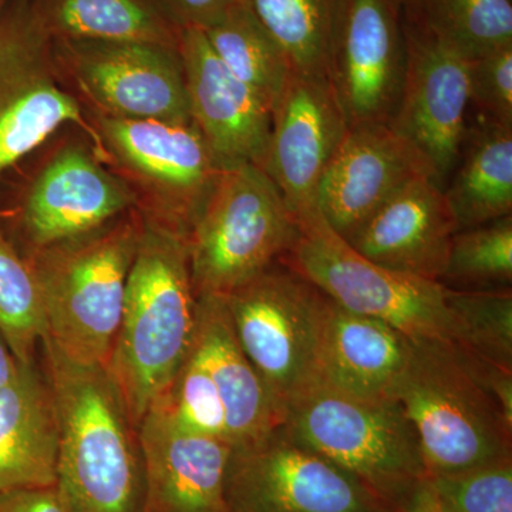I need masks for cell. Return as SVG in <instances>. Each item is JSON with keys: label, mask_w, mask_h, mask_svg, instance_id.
<instances>
[{"label": "cell", "mask_w": 512, "mask_h": 512, "mask_svg": "<svg viewBox=\"0 0 512 512\" xmlns=\"http://www.w3.org/2000/svg\"><path fill=\"white\" fill-rule=\"evenodd\" d=\"M42 345L59 430L56 490L73 512L143 511L137 429L109 369L77 365Z\"/></svg>", "instance_id": "1"}, {"label": "cell", "mask_w": 512, "mask_h": 512, "mask_svg": "<svg viewBox=\"0 0 512 512\" xmlns=\"http://www.w3.org/2000/svg\"><path fill=\"white\" fill-rule=\"evenodd\" d=\"M197 305L187 239L143 218L107 365L136 429L191 353Z\"/></svg>", "instance_id": "2"}, {"label": "cell", "mask_w": 512, "mask_h": 512, "mask_svg": "<svg viewBox=\"0 0 512 512\" xmlns=\"http://www.w3.org/2000/svg\"><path fill=\"white\" fill-rule=\"evenodd\" d=\"M390 397L412 421L427 477L512 460V414L481 379L473 357L451 340L413 342Z\"/></svg>", "instance_id": "3"}, {"label": "cell", "mask_w": 512, "mask_h": 512, "mask_svg": "<svg viewBox=\"0 0 512 512\" xmlns=\"http://www.w3.org/2000/svg\"><path fill=\"white\" fill-rule=\"evenodd\" d=\"M141 229L143 217L131 214L30 254L45 305L43 340L64 359L109 365Z\"/></svg>", "instance_id": "4"}, {"label": "cell", "mask_w": 512, "mask_h": 512, "mask_svg": "<svg viewBox=\"0 0 512 512\" xmlns=\"http://www.w3.org/2000/svg\"><path fill=\"white\" fill-rule=\"evenodd\" d=\"M281 427L396 511L409 510L426 487L419 437L397 400H359L318 387L286 410Z\"/></svg>", "instance_id": "5"}, {"label": "cell", "mask_w": 512, "mask_h": 512, "mask_svg": "<svg viewBox=\"0 0 512 512\" xmlns=\"http://www.w3.org/2000/svg\"><path fill=\"white\" fill-rule=\"evenodd\" d=\"M298 232L261 167H225L187 238L195 295L225 296L264 274L291 251Z\"/></svg>", "instance_id": "6"}, {"label": "cell", "mask_w": 512, "mask_h": 512, "mask_svg": "<svg viewBox=\"0 0 512 512\" xmlns=\"http://www.w3.org/2000/svg\"><path fill=\"white\" fill-rule=\"evenodd\" d=\"M221 298L239 346L284 421L293 403L319 387L328 296L278 262Z\"/></svg>", "instance_id": "7"}, {"label": "cell", "mask_w": 512, "mask_h": 512, "mask_svg": "<svg viewBox=\"0 0 512 512\" xmlns=\"http://www.w3.org/2000/svg\"><path fill=\"white\" fill-rule=\"evenodd\" d=\"M295 244L282 258L342 308L390 323L407 338L451 340L453 320L439 282L369 261L330 228L318 210L298 218Z\"/></svg>", "instance_id": "8"}, {"label": "cell", "mask_w": 512, "mask_h": 512, "mask_svg": "<svg viewBox=\"0 0 512 512\" xmlns=\"http://www.w3.org/2000/svg\"><path fill=\"white\" fill-rule=\"evenodd\" d=\"M93 127L104 154L140 192L144 220L187 239L224 170L197 126L96 114Z\"/></svg>", "instance_id": "9"}, {"label": "cell", "mask_w": 512, "mask_h": 512, "mask_svg": "<svg viewBox=\"0 0 512 512\" xmlns=\"http://www.w3.org/2000/svg\"><path fill=\"white\" fill-rule=\"evenodd\" d=\"M53 40L33 18L29 0L0 8V178L66 123L83 128L104 154L96 128L60 84Z\"/></svg>", "instance_id": "10"}, {"label": "cell", "mask_w": 512, "mask_h": 512, "mask_svg": "<svg viewBox=\"0 0 512 512\" xmlns=\"http://www.w3.org/2000/svg\"><path fill=\"white\" fill-rule=\"evenodd\" d=\"M56 62L93 104L116 119L192 123L177 46L107 40H53Z\"/></svg>", "instance_id": "11"}, {"label": "cell", "mask_w": 512, "mask_h": 512, "mask_svg": "<svg viewBox=\"0 0 512 512\" xmlns=\"http://www.w3.org/2000/svg\"><path fill=\"white\" fill-rule=\"evenodd\" d=\"M229 512H399L281 426L254 446L232 450Z\"/></svg>", "instance_id": "12"}, {"label": "cell", "mask_w": 512, "mask_h": 512, "mask_svg": "<svg viewBox=\"0 0 512 512\" xmlns=\"http://www.w3.org/2000/svg\"><path fill=\"white\" fill-rule=\"evenodd\" d=\"M404 70L400 0H340L328 76L349 127L389 124Z\"/></svg>", "instance_id": "13"}, {"label": "cell", "mask_w": 512, "mask_h": 512, "mask_svg": "<svg viewBox=\"0 0 512 512\" xmlns=\"http://www.w3.org/2000/svg\"><path fill=\"white\" fill-rule=\"evenodd\" d=\"M403 26L406 70L389 126L426 157L444 190L460 157L470 116V60Z\"/></svg>", "instance_id": "14"}, {"label": "cell", "mask_w": 512, "mask_h": 512, "mask_svg": "<svg viewBox=\"0 0 512 512\" xmlns=\"http://www.w3.org/2000/svg\"><path fill=\"white\" fill-rule=\"evenodd\" d=\"M349 128L329 77L292 70L272 110L261 168L296 220L316 211L319 185Z\"/></svg>", "instance_id": "15"}, {"label": "cell", "mask_w": 512, "mask_h": 512, "mask_svg": "<svg viewBox=\"0 0 512 512\" xmlns=\"http://www.w3.org/2000/svg\"><path fill=\"white\" fill-rule=\"evenodd\" d=\"M136 195L93 154L70 146L52 157L23 192L19 225L33 251L82 237L126 214Z\"/></svg>", "instance_id": "16"}, {"label": "cell", "mask_w": 512, "mask_h": 512, "mask_svg": "<svg viewBox=\"0 0 512 512\" xmlns=\"http://www.w3.org/2000/svg\"><path fill=\"white\" fill-rule=\"evenodd\" d=\"M424 177L434 180L429 161L389 124H359L330 161L316 210L346 239L396 192Z\"/></svg>", "instance_id": "17"}, {"label": "cell", "mask_w": 512, "mask_h": 512, "mask_svg": "<svg viewBox=\"0 0 512 512\" xmlns=\"http://www.w3.org/2000/svg\"><path fill=\"white\" fill-rule=\"evenodd\" d=\"M192 123L222 167H262L272 127V107L238 79L201 29L178 30Z\"/></svg>", "instance_id": "18"}, {"label": "cell", "mask_w": 512, "mask_h": 512, "mask_svg": "<svg viewBox=\"0 0 512 512\" xmlns=\"http://www.w3.org/2000/svg\"><path fill=\"white\" fill-rule=\"evenodd\" d=\"M143 457L141 512H229L227 441L180 429L150 409L137 427Z\"/></svg>", "instance_id": "19"}, {"label": "cell", "mask_w": 512, "mask_h": 512, "mask_svg": "<svg viewBox=\"0 0 512 512\" xmlns=\"http://www.w3.org/2000/svg\"><path fill=\"white\" fill-rule=\"evenodd\" d=\"M456 232L443 190L424 177L396 192L345 241L383 268L439 282Z\"/></svg>", "instance_id": "20"}, {"label": "cell", "mask_w": 512, "mask_h": 512, "mask_svg": "<svg viewBox=\"0 0 512 512\" xmlns=\"http://www.w3.org/2000/svg\"><path fill=\"white\" fill-rule=\"evenodd\" d=\"M412 349L413 340L390 323L350 312L328 298L319 387L359 400L392 399Z\"/></svg>", "instance_id": "21"}, {"label": "cell", "mask_w": 512, "mask_h": 512, "mask_svg": "<svg viewBox=\"0 0 512 512\" xmlns=\"http://www.w3.org/2000/svg\"><path fill=\"white\" fill-rule=\"evenodd\" d=\"M192 352L220 393L232 450L254 446L282 424L271 396L239 346L221 296H197Z\"/></svg>", "instance_id": "22"}, {"label": "cell", "mask_w": 512, "mask_h": 512, "mask_svg": "<svg viewBox=\"0 0 512 512\" xmlns=\"http://www.w3.org/2000/svg\"><path fill=\"white\" fill-rule=\"evenodd\" d=\"M59 430L55 399L36 360L20 363L0 387V493L56 487Z\"/></svg>", "instance_id": "23"}, {"label": "cell", "mask_w": 512, "mask_h": 512, "mask_svg": "<svg viewBox=\"0 0 512 512\" xmlns=\"http://www.w3.org/2000/svg\"><path fill=\"white\" fill-rule=\"evenodd\" d=\"M457 231L512 215V126L477 114L444 187Z\"/></svg>", "instance_id": "24"}, {"label": "cell", "mask_w": 512, "mask_h": 512, "mask_svg": "<svg viewBox=\"0 0 512 512\" xmlns=\"http://www.w3.org/2000/svg\"><path fill=\"white\" fill-rule=\"evenodd\" d=\"M29 5L52 40L178 45V29L154 0H29Z\"/></svg>", "instance_id": "25"}, {"label": "cell", "mask_w": 512, "mask_h": 512, "mask_svg": "<svg viewBox=\"0 0 512 512\" xmlns=\"http://www.w3.org/2000/svg\"><path fill=\"white\" fill-rule=\"evenodd\" d=\"M403 22L473 60L512 45L511 0H400Z\"/></svg>", "instance_id": "26"}, {"label": "cell", "mask_w": 512, "mask_h": 512, "mask_svg": "<svg viewBox=\"0 0 512 512\" xmlns=\"http://www.w3.org/2000/svg\"><path fill=\"white\" fill-rule=\"evenodd\" d=\"M201 30L225 66L274 110L293 69L247 0H237L221 18Z\"/></svg>", "instance_id": "27"}, {"label": "cell", "mask_w": 512, "mask_h": 512, "mask_svg": "<svg viewBox=\"0 0 512 512\" xmlns=\"http://www.w3.org/2000/svg\"><path fill=\"white\" fill-rule=\"evenodd\" d=\"M247 3L282 47L295 72L328 76L340 0H247Z\"/></svg>", "instance_id": "28"}, {"label": "cell", "mask_w": 512, "mask_h": 512, "mask_svg": "<svg viewBox=\"0 0 512 512\" xmlns=\"http://www.w3.org/2000/svg\"><path fill=\"white\" fill-rule=\"evenodd\" d=\"M439 284L466 292L511 289L512 215L457 231Z\"/></svg>", "instance_id": "29"}, {"label": "cell", "mask_w": 512, "mask_h": 512, "mask_svg": "<svg viewBox=\"0 0 512 512\" xmlns=\"http://www.w3.org/2000/svg\"><path fill=\"white\" fill-rule=\"evenodd\" d=\"M0 333L20 363L35 362L46 336L45 305L32 264L0 229Z\"/></svg>", "instance_id": "30"}, {"label": "cell", "mask_w": 512, "mask_h": 512, "mask_svg": "<svg viewBox=\"0 0 512 512\" xmlns=\"http://www.w3.org/2000/svg\"><path fill=\"white\" fill-rule=\"evenodd\" d=\"M453 343L468 355L512 372V291L444 288Z\"/></svg>", "instance_id": "31"}, {"label": "cell", "mask_w": 512, "mask_h": 512, "mask_svg": "<svg viewBox=\"0 0 512 512\" xmlns=\"http://www.w3.org/2000/svg\"><path fill=\"white\" fill-rule=\"evenodd\" d=\"M150 409L165 414L180 429L228 443L227 420L220 393L192 350Z\"/></svg>", "instance_id": "32"}, {"label": "cell", "mask_w": 512, "mask_h": 512, "mask_svg": "<svg viewBox=\"0 0 512 512\" xmlns=\"http://www.w3.org/2000/svg\"><path fill=\"white\" fill-rule=\"evenodd\" d=\"M443 512H512V460L426 481Z\"/></svg>", "instance_id": "33"}, {"label": "cell", "mask_w": 512, "mask_h": 512, "mask_svg": "<svg viewBox=\"0 0 512 512\" xmlns=\"http://www.w3.org/2000/svg\"><path fill=\"white\" fill-rule=\"evenodd\" d=\"M468 89L477 114L512 126V45L470 60Z\"/></svg>", "instance_id": "34"}, {"label": "cell", "mask_w": 512, "mask_h": 512, "mask_svg": "<svg viewBox=\"0 0 512 512\" xmlns=\"http://www.w3.org/2000/svg\"><path fill=\"white\" fill-rule=\"evenodd\" d=\"M165 18L178 30L184 28L205 29L237 0H154Z\"/></svg>", "instance_id": "35"}, {"label": "cell", "mask_w": 512, "mask_h": 512, "mask_svg": "<svg viewBox=\"0 0 512 512\" xmlns=\"http://www.w3.org/2000/svg\"><path fill=\"white\" fill-rule=\"evenodd\" d=\"M0 512H73L56 487L16 488L0 493Z\"/></svg>", "instance_id": "36"}, {"label": "cell", "mask_w": 512, "mask_h": 512, "mask_svg": "<svg viewBox=\"0 0 512 512\" xmlns=\"http://www.w3.org/2000/svg\"><path fill=\"white\" fill-rule=\"evenodd\" d=\"M18 367V359L13 356L12 350H10L8 343L0 333V387L5 386L16 375Z\"/></svg>", "instance_id": "37"}, {"label": "cell", "mask_w": 512, "mask_h": 512, "mask_svg": "<svg viewBox=\"0 0 512 512\" xmlns=\"http://www.w3.org/2000/svg\"><path fill=\"white\" fill-rule=\"evenodd\" d=\"M406 512H443L437 507L436 503H434L433 498L429 491H427V487H424V490L421 491L419 497L413 501L412 507L409 508Z\"/></svg>", "instance_id": "38"}, {"label": "cell", "mask_w": 512, "mask_h": 512, "mask_svg": "<svg viewBox=\"0 0 512 512\" xmlns=\"http://www.w3.org/2000/svg\"><path fill=\"white\" fill-rule=\"evenodd\" d=\"M8 2V0H0V8H2L5 3Z\"/></svg>", "instance_id": "39"}]
</instances>
